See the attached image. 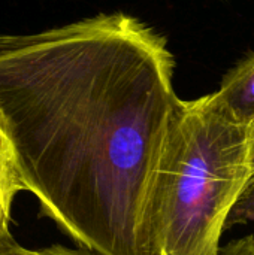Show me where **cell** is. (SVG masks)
<instances>
[{
  "instance_id": "6",
  "label": "cell",
  "mask_w": 254,
  "mask_h": 255,
  "mask_svg": "<svg viewBox=\"0 0 254 255\" xmlns=\"http://www.w3.org/2000/svg\"><path fill=\"white\" fill-rule=\"evenodd\" d=\"M0 255H99L85 250V248H67L63 245H52L42 250H25L16 245L12 251Z\"/></svg>"
},
{
  "instance_id": "5",
  "label": "cell",
  "mask_w": 254,
  "mask_h": 255,
  "mask_svg": "<svg viewBox=\"0 0 254 255\" xmlns=\"http://www.w3.org/2000/svg\"><path fill=\"white\" fill-rule=\"evenodd\" d=\"M254 221V175L249 181L247 187L244 188L243 194L234 205L228 223H226V230L234 227V226H241V224H249Z\"/></svg>"
},
{
  "instance_id": "7",
  "label": "cell",
  "mask_w": 254,
  "mask_h": 255,
  "mask_svg": "<svg viewBox=\"0 0 254 255\" xmlns=\"http://www.w3.org/2000/svg\"><path fill=\"white\" fill-rule=\"evenodd\" d=\"M219 255H254V236H244L220 248Z\"/></svg>"
},
{
  "instance_id": "8",
  "label": "cell",
  "mask_w": 254,
  "mask_h": 255,
  "mask_svg": "<svg viewBox=\"0 0 254 255\" xmlns=\"http://www.w3.org/2000/svg\"><path fill=\"white\" fill-rule=\"evenodd\" d=\"M252 173L254 175V134H253V146H252Z\"/></svg>"
},
{
  "instance_id": "1",
  "label": "cell",
  "mask_w": 254,
  "mask_h": 255,
  "mask_svg": "<svg viewBox=\"0 0 254 255\" xmlns=\"http://www.w3.org/2000/svg\"><path fill=\"white\" fill-rule=\"evenodd\" d=\"M174 70L168 39L123 12L0 36V121L24 188L81 248L151 255Z\"/></svg>"
},
{
  "instance_id": "4",
  "label": "cell",
  "mask_w": 254,
  "mask_h": 255,
  "mask_svg": "<svg viewBox=\"0 0 254 255\" xmlns=\"http://www.w3.org/2000/svg\"><path fill=\"white\" fill-rule=\"evenodd\" d=\"M214 93L235 118L254 124V52L226 73Z\"/></svg>"
},
{
  "instance_id": "3",
  "label": "cell",
  "mask_w": 254,
  "mask_h": 255,
  "mask_svg": "<svg viewBox=\"0 0 254 255\" xmlns=\"http://www.w3.org/2000/svg\"><path fill=\"white\" fill-rule=\"evenodd\" d=\"M21 191H25V188L16 154L0 121V254H6L18 245L10 235V223L13 202Z\"/></svg>"
},
{
  "instance_id": "2",
  "label": "cell",
  "mask_w": 254,
  "mask_h": 255,
  "mask_svg": "<svg viewBox=\"0 0 254 255\" xmlns=\"http://www.w3.org/2000/svg\"><path fill=\"white\" fill-rule=\"evenodd\" d=\"M254 124L216 93L181 100L157 173L151 255H219L229 214L252 179Z\"/></svg>"
}]
</instances>
